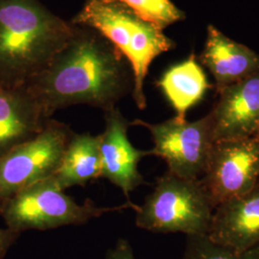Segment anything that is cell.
Segmentation results:
<instances>
[{
  "label": "cell",
  "mask_w": 259,
  "mask_h": 259,
  "mask_svg": "<svg viewBox=\"0 0 259 259\" xmlns=\"http://www.w3.org/2000/svg\"><path fill=\"white\" fill-rule=\"evenodd\" d=\"M27 85L51 118L56 111L78 104L104 111L115 108L133 93L134 76L128 61L109 39L93 28L76 25L66 46Z\"/></svg>",
  "instance_id": "cell-1"
},
{
  "label": "cell",
  "mask_w": 259,
  "mask_h": 259,
  "mask_svg": "<svg viewBox=\"0 0 259 259\" xmlns=\"http://www.w3.org/2000/svg\"><path fill=\"white\" fill-rule=\"evenodd\" d=\"M75 29L38 0H0V83L27 84L66 46Z\"/></svg>",
  "instance_id": "cell-2"
},
{
  "label": "cell",
  "mask_w": 259,
  "mask_h": 259,
  "mask_svg": "<svg viewBox=\"0 0 259 259\" xmlns=\"http://www.w3.org/2000/svg\"><path fill=\"white\" fill-rule=\"evenodd\" d=\"M71 22L96 30L120 51L132 68L134 100L139 110H144L149 66L157 56L173 49L175 42L119 2L87 0Z\"/></svg>",
  "instance_id": "cell-3"
},
{
  "label": "cell",
  "mask_w": 259,
  "mask_h": 259,
  "mask_svg": "<svg viewBox=\"0 0 259 259\" xmlns=\"http://www.w3.org/2000/svg\"><path fill=\"white\" fill-rule=\"evenodd\" d=\"M64 191L53 175L47 177L2 202L0 216L6 228L20 233L29 230L47 231L64 226L82 225L104 213L123 208L136 210L139 207L132 202L115 207H99L90 199L79 204Z\"/></svg>",
  "instance_id": "cell-4"
},
{
  "label": "cell",
  "mask_w": 259,
  "mask_h": 259,
  "mask_svg": "<svg viewBox=\"0 0 259 259\" xmlns=\"http://www.w3.org/2000/svg\"><path fill=\"white\" fill-rule=\"evenodd\" d=\"M213 210L200 180H187L167 171L157 179L144 204L136 209V225L158 233L207 235Z\"/></svg>",
  "instance_id": "cell-5"
},
{
  "label": "cell",
  "mask_w": 259,
  "mask_h": 259,
  "mask_svg": "<svg viewBox=\"0 0 259 259\" xmlns=\"http://www.w3.org/2000/svg\"><path fill=\"white\" fill-rule=\"evenodd\" d=\"M74 132L49 119L35 138L0 156V204L37 181L52 176Z\"/></svg>",
  "instance_id": "cell-6"
},
{
  "label": "cell",
  "mask_w": 259,
  "mask_h": 259,
  "mask_svg": "<svg viewBox=\"0 0 259 259\" xmlns=\"http://www.w3.org/2000/svg\"><path fill=\"white\" fill-rule=\"evenodd\" d=\"M130 125L148 130L154 142L152 155L166 162L167 171L187 180L203 177L214 145L208 115L193 122L175 116L157 124L137 119Z\"/></svg>",
  "instance_id": "cell-7"
},
{
  "label": "cell",
  "mask_w": 259,
  "mask_h": 259,
  "mask_svg": "<svg viewBox=\"0 0 259 259\" xmlns=\"http://www.w3.org/2000/svg\"><path fill=\"white\" fill-rule=\"evenodd\" d=\"M215 208L259 183V142L254 138L215 142L200 179Z\"/></svg>",
  "instance_id": "cell-8"
},
{
  "label": "cell",
  "mask_w": 259,
  "mask_h": 259,
  "mask_svg": "<svg viewBox=\"0 0 259 259\" xmlns=\"http://www.w3.org/2000/svg\"><path fill=\"white\" fill-rule=\"evenodd\" d=\"M217 93L207 114L213 142L253 138L259 122V71Z\"/></svg>",
  "instance_id": "cell-9"
},
{
  "label": "cell",
  "mask_w": 259,
  "mask_h": 259,
  "mask_svg": "<svg viewBox=\"0 0 259 259\" xmlns=\"http://www.w3.org/2000/svg\"><path fill=\"white\" fill-rule=\"evenodd\" d=\"M106 127L100 137L101 177L119 187L131 203L130 193L145 184L139 173L141 158L152 155V151L135 148L128 138L130 123L121 111L112 108L105 111Z\"/></svg>",
  "instance_id": "cell-10"
},
{
  "label": "cell",
  "mask_w": 259,
  "mask_h": 259,
  "mask_svg": "<svg viewBox=\"0 0 259 259\" xmlns=\"http://www.w3.org/2000/svg\"><path fill=\"white\" fill-rule=\"evenodd\" d=\"M207 236L216 244L238 251L258 246L259 183L214 208Z\"/></svg>",
  "instance_id": "cell-11"
},
{
  "label": "cell",
  "mask_w": 259,
  "mask_h": 259,
  "mask_svg": "<svg viewBox=\"0 0 259 259\" xmlns=\"http://www.w3.org/2000/svg\"><path fill=\"white\" fill-rule=\"evenodd\" d=\"M49 119L27 84L0 83V156L35 138Z\"/></svg>",
  "instance_id": "cell-12"
},
{
  "label": "cell",
  "mask_w": 259,
  "mask_h": 259,
  "mask_svg": "<svg viewBox=\"0 0 259 259\" xmlns=\"http://www.w3.org/2000/svg\"><path fill=\"white\" fill-rule=\"evenodd\" d=\"M200 61L214 77L217 91L259 71L258 54L227 37L214 25L207 27Z\"/></svg>",
  "instance_id": "cell-13"
},
{
  "label": "cell",
  "mask_w": 259,
  "mask_h": 259,
  "mask_svg": "<svg viewBox=\"0 0 259 259\" xmlns=\"http://www.w3.org/2000/svg\"><path fill=\"white\" fill-rule=\"evenodd\" d=\"M157 85L176 111L177 118L181 120L185 119L186 111L200 102L210 88L194 54L170 67L157 81Z\"/></svg>",
  "instance_id": "cell-14"
},
{
  "label": "cell",
  "mask_w": 259,
  "mask_h": 259,
  "mask_svg": "<svg viewBox=\"0 0 259 259\" xmlns=\"http://www.w3.org/2000/svg\"><path fill=\"white\" fill-rule=\"evenodd\" d=\"M53 176L64 190L100 178V137L74 133Z\"/></svg>",
  "instance_id": "cell-15"
},
{
  "label": "cell",
  "mask_w": 259,
  "mask_h": 259,
  "mask_svg": "<svg viewBox=\"0 0 259 259\" xmlns=\"http://www.w3.org/2000/svg\"><path fill=\"white\" fill-rule=\"evenodd\" d=\"M119 2L129 7L140 19L157 26L160 30L185 19L183 11L177 8L171 0H102Z\"/></svg>",
  "instance_id": "cell-16"
},
{
  "label": "cell",
  "mask_w": 259,
  "mask_h": 259,
  "mask_svg": "<svg viewBox=\"0 0 259 259\" xmlns=\"http://www.w3.org/2000/svg\"><path fill=\"white\" fill-rule=\"evenodd\" d=\"M183 259H259V245L238 251L214 243L207 235H190L186 236Z\"/></svg>",
  "instance_id": "cell-17"
},
{
  "label": "cell",
  "mask_w": 259,
  "mask_h": 259,
  "mask_svg": "<svg viewBox=\"0 0 259 259\" xmlns=\"http://www.w3.org/2000/svg\"><path fill=\"white\" fill-rule=\"evenodd\" d=\"M106 259H135L134 251L129 241L119 239L116 245L109 250Z\"/></svg>",
  "instance_id": "cell-18"
},
{
  "label": "cell",
  "mask_w": 259,
  "mask_h": 259,
  "mask_svg": "<svg viewBox=\"0 0 259 259\" xmlns=\"http://www.w3.org/2000/svg\"><path fill=\"white\" fill-rule=\"evenodd\" d=\"M19 232H14L8 228H0V259H4L10 248L19 238Z\"/></svg>",
  "instance_id": "cell-19"
},
{
  "label": "cell",
  "mask_w": 259,
  "mask_h": 259,
  "mask_svg": "<svg viewBox=\"0 0 259 259\" xmlns=\"http://www.w3.org/2000/svg\"><path fill=\"white\" fill-rule=\"evenodd\" d=\"M253 138L256 139L257 141L259 142V122L258 125H257V129H256V132H255V134H254V136H253Z\"/></svg>",
  "instance_id": "cell-20"
}]
</instances>
